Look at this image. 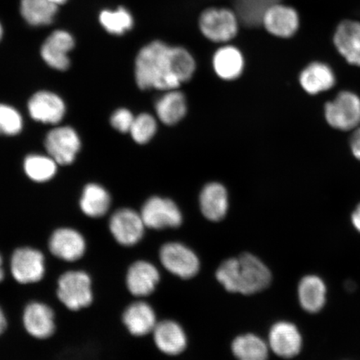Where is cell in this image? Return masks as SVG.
<instances>
[{
  "label": "cell",
  "instance_id": "1",
  "mask_svg": "<svg viewBox=\"0 0 360 360\" xmlns=\"http://www.w3.org/2000/svg\"><path fill=\"white\" fill-rule=\"evenodd\" d=\"M196 70L186 49L157 40L141 49L135 60V80L141 89L168 91L190 81Z\"/></svg>",
  "mask_w": 360,
  "mask_h": 360
},
{
  "label": "cell",
  "instance_id": "2",
  "mask_svg": "<svg viewBox=\"0 0 360 360\" xmlns=\"http://www.w3.org/2000/svg\"><path fill=\"white\" fill-rule=\"evenodd\" d=\"M216 278L227 291L245 295L266 289L272 280L266 265L251 254L224 261L216 272Z\"/></svg>",
  "mask_w": 360,
  "mask_h": 360
},
{
  "label": "cell",
  "instance_id": "3",
  "mask_svg": "<svg viewBox=\"0 0 360 360\" xmlns=\"http://www.w3.org/2000/svg\"><path fill=\"white\" fill-rule=\"evenodd\" d=\"M323 116L332 129L352 132L360 126V97L351 90H342L323 106Z\"/></svg>",
  "mask_w": 360,
  "mask_h": 360
},
{
  "label": "cell",
  "instance_id": "4",
  "mask_svg": "<svg viewBox=\"0 0 360 360\" xmlns=\"http://www.w3.org/2000/svg\"><path fill=\"white\" fill-rule=\"evenodd\" d=\"M240 20L225 8H209L201 13L199 26L202 35L214 43H227L236 37Z\"/></svg>",
  "mask_w": 360,
  "mask_h": 360
},
{
  "label": "cell",
  "instance_id": "5",
  "mask_svg": "<svg viewBox=\"0 0 360 360\" xmlns=\"http://www.w3.org/2000/svg\"><path fill=\"white\" fill-rule=\"evenodd\" d=\"M57 295L73 311L86 308L93 301L91 278L83 271L66 272L58 281Z\"/></svg>",
  "mask_w": 360,
  "mask_h": 360
},
{
  "label": "cell",
  "instance_id": "6",
  "mask_svg": "<svg viewBox=\"0 0 360 360\" xmlns=\"http://www.w3.org/2000/svg\"><path fill=\"white\" fill-rule=\"evenodd\" d=\"M160 259L169 272L186 280L195 276L200 271V259L195 252L178 242L162 246Z\"/></svg>",
  "mask_w": 360,
  "mask_h": 360
},
{
  "label": "cell",
  "instance_id": "7",
  "mask_svg": "<svg viewBox=\"0 0 360 360\" xmlns=\"http://www.w3.org/2000/svg\"><path fill=\"white\" fill-rule=\"evenodd\" d=\"M141 214L146 226L153 229L178 228L183 222L179 206L167 198H150L143 205Z\"/></svg>",
  "mask_w": 360,
  "mask_h": 360
},
{
  "label": "cell",
  "instance_id": "8",
  "mask_svg": "<svg viewBox=\"0 0 360 360\" xmlns=\"http://www.w3.org/2000/svg\"><path fill=\"white\" fill-rule=\"evenodd\" d=\"M81 147L77 132L69 126L51 130L45 139V148L58 165H69L75 160Z\"/></svg>",
  "mask_w": 360,
  "mask_h": 360
},
{
  "label": "cell",
  "instance_id": "9",
  "mask_svg": "<svg viewBox=\"0 0 360 360\" xmlns=\"http://www.w3.org/2000/svg\"><path fill=\"white\" fill-rule=\"evenodd\" d=\"M11 269L17 282L24 285L39 282L45 273L44 255L32 248H21L12 255Z\"/></svg>",
  "mask_w": 360,
  "mask_h": 360
},
{
  "label": "cell",
  "instance_id": "10",
  "mask_svg": "<svg viewBox=\"0 0 360 360\" xmlns=\"http://www.w3.org/2000/svg\"><path fill=\"white\" fill-rule=\"evenodd\" d=\"M146 224L141 214L131 209H121L112 215L110 229L120 245L133 246L142 240Z\"/></svg>",
  "mask_w": 360,
  "mask_h": 360
},
{
  "label": "cell",
  "instance_id": "11",
  "mask_svg": "<svg viewBox=\"0 0 360 360\" xmlns=\"http://www.w3.org/2000/svg\"><path fill=\"white\" fill-rule=\"evenodd\" d=\"M261 25L277 38L289 39L300 29L299 13L292 7L276 3L265 11Z\"/></svg>",
  "mask_w": 360,
  "mask_h": 360
},
{
  "label": "cell",
  "instance_id": "12",
  "mask_svg": "<svg viewBox=\"0 0 360 360\" xmlns=\"http://www.w3.org/2000/svg\"><path fill=\"white\" fill-rule=\"evenodd\" d=\"M303 339L294 323L281 321L274 325L269 335V347L283 359L298 355L302 349Z\"/></svg>",
  "mask_w": 360,
  "mask_h": 360
},
{
  "label": "cell",
  "instance_id": "13",
  "mask_svg": "<svg viewBox=\"0 0 360 360\" xmlns=\"http://www.w3.org/2000/svg\"><path fill=\"white\" fill-rule=\"evenodd\" d=\"M333 43L349 65L360 68V22L345 20L337 25Z\"/></svg>",
  "mask_w": 360,
  "mask_h": 360
},
{
  "label": "cell",
  "instance_id": "14",
  "mask_svg": "<svg viewBox=\"0 0 360 360\" xmlns=\"http://www.w3.org/2000/svg\"><path fill=\"white\" fill-rule=\"evenodd\" d=\"M53 255L67 262L79 260L85 253L86 243L78 231L73 229H58L53 232L49 242Z\"/></svg>",
  "mask_w": 360,
  "mask_h": 360
},
{
  "label": "cell",
  "instance_id": "15",
  "mask_svg": "<svg viewBox=\"0 0 360 360\" xmlns=\"http://www.w3.org/2000/svg\"><path fill=\"white\" fill-rule=\"evenodd\" d=\"M30 115L38 122L57 124L65 115V103L57 94L40 91L34 94L28 103Z\"/></svg>",
  "mask_w": 360,
  "mask_h": 360
},
{
  "label": "cell",
  "instance_id": "16",
  "mask_svg": "<svg viewBox=\"0 0 360 360\" xmlns=\"http://www.w3.org/2000/svg\"><path fill=\"white\" fill-rule=\"evenodd\" d=\"M300 84L310 96L330 91L337 83L336 75L330 65L325 62L310 63L300 74Z\"/></svg>",
  "mask_w": 360,
  "mask_h": 360
},
{
  "label": "cell",
  "instance_id": "17",
  "mask_svg": "<svg viewBox=\"0 0 360 360\" xmlns=\"http://www.w3.org/2000/svg\"><path fill=\"white\" fill-rule=\"evenodd\" d=\"M22 322L27 332L36 339L51 337L56 330L55 314L49 306L32 302L26 306Z\"/></svg>",
  "mask_w": 360,
  "mask_h": 360
},
{
  "label": "cell",
  "instance_id": "18",
  "mask_svg": "<svg viewBox=\"0 0 360 360\" xmlns=\"http://www.w3.org/2000/svg\"><path fill=\"white\" fill-rule=\"evenodd\" d=\"M74 39L69 33L62 30L56 31L43 44L42 58L53 69L65 71L69 69L70 65L68 53L74 48Z\"/></svg>",
  "mask_w": 360,
  "mask_h": 360
},
{
  "label": "cell",
  "instance_id": "19",
  "mask_svg": "<svg viewBox=\"0 0 360 360\" xmlns=\"http://www.w3.org/2000/svg\"><path fill=\"white\" fill-rule=\"evenodd\" d=\"M160 278L159 270L154 264L147 261L139 260L129 269L126 283L133 295L146 297L155 291Z\"/></svg>",
  "mask_w": 360,
  "mask_h": 360
},
{
  "label": "cell",
  "instance_id": "20",
  "mask_svg": "<svg viewBox=\"0 0 360 360\" xmlns=\"http://www.w3.org/2000/svg\"><path fill=\"white\" fill-rule=\"evenodd\" d=\"M200 210L210 221L218 222L226 216L229 210V195L223 184L210 183L202 188L200 196Z\"/></svg>",
  "mask_w": 360,
  "mask_h": 360
},
{
  "label": "cell",
  "instance_id": "21",
  "mask_svg": "<svg viewBox=\"0 0 360 360\" xmlns=\"http://www.w3.org/2000/svg\"><path fill=\"white\" fill-rule=\"evenodd\" d=\"M153 334L157 348L161 352L169 355H177L186 349V332L177 322L164 321L158 323Z\"/></svg>",
  "mask_w": 360,
  "mask_h": 360
},
{
  "label": "cell",
  "instance_id": "22",
  "mask_svg": "<svg viewBox=\"0 0 360 360\" xmlns=\"http://www.w3.org/2000/svg\"><path fill=\"white\" fill-rule=\"evenodd\" d=\"M155 310L143 301L130 304L123 314V322L130 334L143 336L154 331L157 325Z\"/></svg>",
  "mask_w": 360,
  "mask_h": 360
},
{
  "label": "cell",
  "instance_id": "23",
  "mask_svg": "<svg viewBox=\"0 0 360 360\" xmlns=\"http://www.w3.org/2000/svg\"><path fill=\"white\" fill-rule=\"evenodd\" d=\"M213 68L215 74L224 80H235L245 69V58L236 46L224 45L214 53Z\"/></svg>",
  "mask_w": 360,
  "mask_h": 360
},
{
  "label": "cell",
  "instance_id": "24",
  "mask_svg": "<svg viewBox=\"0 0 360 360\" xmlns=\"http://www.w3.org/2000/svg\"><path fill=\"white\" fill-rule=\"evenodd\" d=\"M326 283L317 276H305L298 287L300 304L305 311L314 314L321 311L326 303Z\"/></svg>",
  "mask_w": 360,
  "mask_h": 360
},
{
  "label": "cell",
  "instance_id": "25",
  "mask_svg": "<svg viewBox=\"0 0 360 360\" xmlns=\"http://www.w3.org/2000/svg\"><path fill=\"white\" fill-rule=\"evenodd\" d=\"M155 111L162 123L176 124L187 114L186 98L178 89L168 90L155 103Z\"/></svg>",
  "mask_w": 360,
  "mask_h": 360
},
{
  "label": "cell",
  "instance_id": "26",
  "mask_svg": "<svg viewBox=\"0 0 360 360\" xmlns=\"http://www.w3.org/2000/svg\"><path fill=\"white\" fill-rule=\"evenodd\" d=\"M110 202V196L105 188L96 184H89L84 188L79 204L84 214L91 218H100L108 212Z\"/></svg>",
  "mask_w": 360,
  "mask_h": 360
},
{
  "label": "cell",
  "instance_id": "27",
  "mask_svg": "<svg viewBox=\"0 0 360 360\" xmlns=\"http://www.w3.org/2000/svg\"><path fill=\"white\" fill-rule=\"evenodd\" d=\"M233 354L238 360H268L269 345L253 334L240 335L233 340Z\"/></svg>",
  "mask_w": 360,
  "mask_h": 360
},
{
  "label": "cell",
  "instance_id": "28",
  "mask_svg": "<svg viewBox=\"0 0 360 360\" xmlns=\"http://www.w3.org/2000/svg\"><path fill=\"white\" fill-rule=\"evenodd\" d=\"M58 11V6L49 0H21V13L31 25H49Z\"/></svg>",
  "mask_w": 360,
  "mask_h": 360
},
{
  "label": "cell",
  "instance_id": "29",
  "mask_svg": "<svg viewBox=\"0 0 360 360\" xmlns=\"http://www.w3.org/2000/svg\"><path fill=\"white\" fill-rule=\"evenodd\" d=\"M58 164L51 156L32 155L26 157L24 169L27 176L33 181H49L55 176Z\"/></svg>",
  "mask_w": 360,
  "mask_h": 360
},
{
  "label": "cell",
  "instance_id": "30",
  "mask_svg": "<svg viewBox=\"0 0 360 360\" xmlns=\"http://www.w3.org/2000/svg\"><path fill=\"white\" fill-rule=\"evenodd\" d=\"M278 0H236L238 20L248 26L261 25L265 11Z\"/></svg>",
  "mask_w": 360,
  "mask_h": 360
},
{
  "label": "cell",
  "instance_id": "31",
  "mask_svg": "<svg viewBox=\"0 0 360 360\" xmlns=\"http://www.w3.org/2000/svg\"><path fill=\"white\" fill-rule=\"evenodd\" d=\"M100 20L108 32L112 34H123L133 28L134 20L130 13L124 8H119L116 11H103Z\"/></svg>",
  "mask_w": 360,
  "mask_h": 360
},
{
  "label": "cell",
  "instance_id": "32",
  "mask_svg": "<svg viewBox=\"0 0 360 360\" xmlns=\"http://www.w3.org/2000/svg\"><path fill=\"white\" fill-rule=\"evenodd\" d=\"M156 131V120L154 116L146 114V112L134 117L131 129L129 130L132 139L139 145H145L150 142L155 136Z\"/></svg>",
  "mask_w": 360,
  "mask_h": 360
},
{
  "label": "cell",
  "instance_id": "33",
  "mask_svg": "<svg viewBox=\"0 0 360 360\" xmlns=\"http://www.w3.org/2000/svg\"><path fill=\"white\" fill-rule=\"evenodd\" d=\"M22 119L15 108L0 103V135L13 136L21 132Z\"/></svg>",
  "mask_w": 360,
  "mask_h": 360
},
{
  "label": "cell",
  "instance_id": "34",
  "mask_svg": "<svg viewBox=\"0 0 360 360\" xmlns=\"http://www.w3.org/2000/svg\"><path fill=\"white\" fill-rule=\"evenodd\" d=\"M134 116L127 109H120L112 115L110 123L112 127L121 133H129L133 124Z\"/></svg>",
  "mask_w": 360,
  "mask_h": 360
},
{
  "label": "cell",
  "instance_id": "35",
  "mask_svg": "<svg viewBox=\"0 0 360 360\" xmlns=\"http://www.w3.org/2000/svg\"><path fill=\"white\" fill-rule=\"evenodd\" d=\"M351 154L355 160L360 162V126L352 131L349 139Z\"/></svg>",
  "mask_w": 360,
  "mask_h": 360
},
{
  "label": "cell",
  "instance_id": "36",
  "mask_svg": "<svg viewBox=\"0 0 360 360\" xmlns=\"http://www.w3.org/2000/svg\"><path fill=\"white\" fill-rule=\"evenodd\" d=\"M351 223L356 231L360 233V202L351 214Z\"/></svg>",
  "mask_w": 360,
  "mask_h": 360
},
{
  "label": "cell",
  "instance_id": "37",
  "mask_svg": "<svg viewBox=\"0 0 360 360\" xmlns=\"http://www.w3.org/2000/svg\"><path fill=\"white\" fill-rule=\"evenodd\" d=\"M7 327V321L6 315H4V313L0 307V335L3 334L4 330H6V328Z\"/></svg>",
  "mask_w": 360,
  "mask_h": 360
},
{
  "label": "cell",
  "instance_id": "38",
  "mask_svg": "<svg viewBox=\"0 0 360 360\" xmlns=\"http://www.w3.org/2000/svg\"><path fill=\"white\" fill-rule=\"evenodd\" d=\"M4 271L3 269V259L1 258V256H0V282H1L4 280Z\"/></svg>",
  "mask_w": 360,
  "mask_h": 360
},
{
  "label": "cell",
  "instance_id": "39",
  "mask_svg": "<svg viewBox=\"0 0 360 360\" xmlns=\"http://www.w3.org/2000/svg\"><path fill=\"white\" fill-rule=\"evenodd\" d=\"M49 1H51L53 4H57V6H58V4H62L65 3L67 1V0H49Z\"/></svg>",
  "mask_w": 360,
  "mask_h": 360
},
{
  "label": "cell",
  "instance_id": "40",
  "mask_svg": "<svg viewBox=\"0 0 360 360\" xmlns=\"http://www.w3.org/2000/svg\"><path fill=\"white\" fill-rule=\"evenodd\" d=\"M3 35V29L1 25H0V39H1Z\"/></svg>",
  "mask_w": 360,
  "mask_h": 360
}]
</instances>
